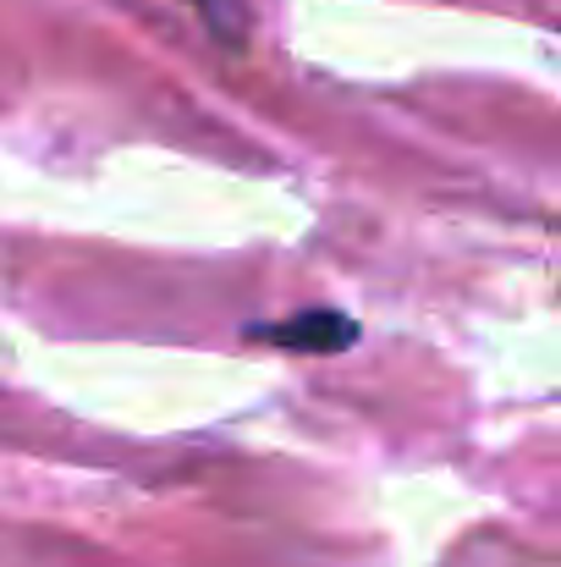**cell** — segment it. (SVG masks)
Segmentation results:
<instances>
[{
  "mask_svg": "<svg viewBox=\"0 0 561 567\" xmlns=\"http://www.w3.org/2000/svg\"><path fill=\"white\" fill-rule=\"evenodd\" d=\"M248 337L281 342V348H298V353H336V348L359 342V326L347 315H336V309H309V315H292L281 326H253Z\"/></svg>",
  "mask_w": 561,
  "mask_h": 567,
  "instance_id": "6da1fadb",
  "label": "cell"
},
{
  "mask_svg": "<svg viewBox=\"0 0 561 567\" xmlns=\"http://www.w3.org/2000/svg\"><path fill=\"white\" fill-rule=\"evenodd\" d=\"M198 6H204V11H220V6H215V0H198Z\"/></svg>",
  "mask_w": 561,
  "mask_h": 567,
  "instance_id": "7a4b0ae2",
  "label": "cell"
}]
</instances>
